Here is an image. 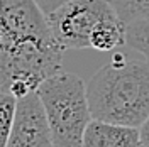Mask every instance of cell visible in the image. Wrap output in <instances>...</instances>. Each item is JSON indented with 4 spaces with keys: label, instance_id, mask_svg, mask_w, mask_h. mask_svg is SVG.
I'll return each mask as SVG.
<instances>
[{
    "label": "cell",
    "instance_id": "7",
    "mask_svg": "<svg viewBox=\"0 0 149 147\" xmlns=\"http://www.w3.org/2000/svg\"><path fill=\"white\" fill-rule=\"evenodd\" d=\"M127 24L119 15L100 20L90 34V47L98 53H109L125 44Z\"/></svg>",
    "mask_w": 149,
    "mask_h": 147
},
{
    "label": "cell",
    "instance_id": "1",
    "mask_svg": "<svg viewBox=\"0 0 149 147\" xmlns=\"http://www.w3.org/2000/svg\"><path fill=\"white\" fill-rule=\"evenodd\" d=\"M63 51L37 0H0V95L36 92L61 69Z\"/></svg>",
    "mask_w": 149,
    "mask_h": 147
},
{
    "label": "cell",
    "instance_id": "9",
    "mask_svg": "<svg viewBox=\"0 0 149 147\" xmlns=\"http://www.w3.org/2000/svg\"><path fill=\"white\" fill-rule=\"evenodd\" d=\"M125 44H129L141 56L149 59V24H144V22L127 24Z\"/></svg>",
    "mask_w": 149,
    "mask_h": 147
},
{
    "label": "cell",
    "instance_id": "6",
    "mask_svg": "<svg viewBox=\"0 0 149 147\" xmlns=\"http://www.w3.org/2000/svg\"><path fill=\"white\" fill-rule=\"evenodd\" d=\"M83 147H134L139 146V129L92 119L83 132Z\"/></svg>",
    "mask_w": 149,
    "mask_h": 147
},
{
    "label": "cell",
    "instance_id": "5",
    "mask_svg": "<svg viewBox=\"0 0 149 147\" xmlns=\"http://www.w3.org/2000/svg\"><path fill=\"white\" fill-rule=\"evenodd\" d=\"M51 134L44 105L36 92L15 98L14 123L7 147H49Z\"/></svg>",
    "mask_w": 149,
    "mask_h": 147
},
{
    "label": "cell",
    "instance_id": "3",
    "mask_svg": "<svg viewBox=\"0 0 149 147\" xmlns=\"http://www.w3.org/2000/svg\"><path fill=\"white\" fill-rule=\"evenodd\" d=\"M37 95L46 110L53 146L81 147L83 132L93 119L83 80L59 69L41 81Z\"/></svg>",
    "mask_w": 149,
    "mask_h": 147
},
{
    "label": "cell",
    "instance_id": "8",
    "mask_svg": "<svg viewBox=\"0 0 149 147\" xmlns=\"http://www.w3.org/2000/svg\"><path fill=\"white\" fill-rule=\"evenodd\" d=\"M119 17L125 22H144L149 24V0H109Z\"/></svg>",
    "mask_w": 149,
    "mask_h": 147
},
{
    "label": "cell",
    "instance_id": "12",
    "mask_svg": "<svg viewBox=\"0 0 149 147\" xmlns=\"http://www.w3.org/2000/svg\"><path fill=\"white\" fill-rule=\"evenodd\" d=\"M61 2H65V0H37L39 7L42 9V12H44V14H47L49 10H53L56 5H59Z\"/></svg>",
    "mask_w": 149,
    "mask_h": 147
},
{
    "label": "cell",
    "instance_id": "10",
    "mask_svg": "<svg viewBox=\"0 0 149 147\" xmlns=\"http://www.w3.org/2000/svg\"><path fill=\"white\" fill-rule=\"evenodd\" d=\"M14 113H15V96L9 93L0 95V147H7L14 123Z\"/></svg>",
    "mask_w": 149,
    "mask_h": 147
},
{
    "label": "cell",
    "instance_id": "2",
    "mask_svg": "<svg viewBox=\"0 0 149 147\" xmlns=\"http://www.w3.org/2000/svg\"><path fill=\"white\" fill-rule=\"evenodd\" d=\"M93 119L139 129L149 115V59L115 54L86 83Z\"/></svg>",
    "mask_w": 149,
    "mask_h": 147
},
{
    "label": "cell",
    "instance_id": "11",
    "mask_svg": "<svg viewBox=\"0 0 149 147\" xmlns=\"http://www.w3.org/2000/svg\"><path fill=\"white\" fill-rule=\"evenodd\" d=\"M139 146L149 147V115L139 127Z\"/></svg>",
    "mask_w": 149,
    "mask_h": 147
},
{
    "label": "cell",
    "instance_id": "4",
    "mask_svg": "<svg viewBox=\"0 0 149 147\" xmlns=\"http://www.w3.org/2000/svg\"><path fill=\"white\" fill-rule=\"evenodd\" d=\"M119 15L109 0H65L46 14L49 31L63 49L90 47L93 27Z\"/></svg>",
    "mask_w": 149,
    "mask_h": 147
}]
</instances>
